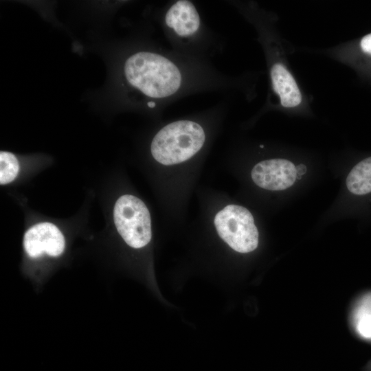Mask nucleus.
I'll use <instances>...</instances> for the list:
<instances>
[{"mask_svg": "<svg viewBox=\"0 0 371 371\" xmlns=\"http://www.w3.org/2000/svg\"><path fill=\"white\" fill-rule=\"evenodd\" d=\"M271 78L273 90L280 96L283 106L293 107L301 102L302 95L296 82L282 64L273 65Z\"/></svg>", "mask_w": 371, "mask_h": 371, "instance_id": "obj_8", "label": "nucleus"}, {"mask_svg": "<svg viewBox=\"0 0 371 371\" xmlns=\"http://www.w3.org/2000/svg\"><path fill=\"white\" fill-rule=\"evenodd\" d=\"M124 74L131 85L153 98L172 95L182 83L181 73L175 63L153 52L131 56L125 62Z\"/></svg>", "mask_w": 371, "mask_h": 371, "instance_id": "obj_1", "label": "nucleus"}, {"mask_svg": "<svg viewBox=\"0 0 371 371\" xmlns=\"http://www.w3.org/2000/svg\"><path fill=\"white\" fill-rule=\"evenodd\" d=\"M113 220L118 233L130 247L139 249L150 243V214L139 198L131 194L121 196L114 205Z\"/></svg>", "mask_w": 371, "mask_h": 371, "instance_id": "obj_4", "label": "nucleus"}, {"mask_svg": "<svg viewBox=\"0 0 371 371\" xmlns=\"http://www.w3.org/2000/svg\"><path fill=\"white\" fill-rule=\"evenodd\" d=\"M214 225L219 237L240 253L255 250L258 245V231L251 213L245 207L230 204L214 216Z\"/></svg>", "mask_w": 371, "mask_h": 371, "instance_id": "obj_3", "label": "nucleus"}, {"mask_svg": "<svg viewBox=\"0 0 371 371\" xmlns=\"http://www.w3.org/2000/svg\"><path fill=\"white\" fill-rule=\"evenodd\" d=\"M348 190L356 195L371 192V157L355 165L346 178Z\"/></svg>", "mask_w": 371, "mask_h": 371, "instance_id": "obj_9", "label": "nucleus"}, {"mask_svg": "<svg viewBox=\"0 0 371 371\" xmlns=\"http://www.w3.org/2000/svg\"><path fill=\"white\" fill-rule=\"evenodd\" d=\"M166 25L181 38L194 35L201 25L199 14L189 1H178L172 4L165 16Z\"/></svg>", "mask_w": 371, "mask_h": 371, "instance_id": "obj_7", "label": "nucleus"}, {"mask_svg": "<svg viewBox=\"0 0 371 371\" xmlns=\"http://www.w3.org/2000/svg\"><path fill=\"white\" fill-rule=\"evenodd\" d=\"M148 104L149 106H151V107H153L155 105V104L153 103V102H150Z\"/></svg>", "mask_w": 371, "mask_h": 371, "instance_id": "obj_14", "label": "nucleus"}, {"mask_svg": "<svg viewBox=\"0 0 371 371\" xmlns=\"http://www.w3.org/2000/svg\"><path fill=\"white\" fill-rule=\"evenodd\" d=\"M23 247L32 258L47 254L60 256L65 247V240L60 230L53 223H40L33 225L24 234Z\"/></svg>", "mask_w": 371, "mask_h": 371, "instance_id": "obj_6", "label": "nucleus"}, {"mask_svg": "<svg viewBox=\"0 0 371 371\" xmlns=\"http://www.w3.org/2000/svg\"><path fill=\"white\" fill-rule=\"evenodd\" d=\"M205 141V131L199 123L178 120L166 125L155 135L150 145L151 154L162 165H177L195 155Z\"/></svg>", "mask_w": 371, "mask_h": 371, "instance_id": "obj_2", "label": "nucleus"}, {"mask_svg": "<svg viewBox=\"0 0 371 371\" xmlns=\"http://www.w3.org/2000/svg\"><path fill=\"white\" fill-rule=\"evenodd\" d=\"M297 170V178L300 179L301 176L304 175L306 171V167L304 164H299L296 166Z\"/></svg>", "mask_w": 371, "mask_h": 371, "instance_id": "obj_13", "label": "nucleus"}, {"mask_svg": "<svg viewBox=\"0 0 371 371\" xmlns=\"http://www.w3.org/2000/svg\"><path fill=\"white\" fill-rule=\"evenodd\" d=\"M361 49L366 54L371 55V34L365 36L361 41Z\"/></svg>", "mask_w": 371, "mask_h": 371, "instance_id": "obj_12", "label": "nucleus"}, {"mask_svg": "<svg viewBox=\"0 0 371 371\" xmlns=\"http://www.w3.org/2000/svg\"><path fill=\"white\" fill-rule=\"evenodd\" d=\"M19 170L16 156L10 152L0 153V183L5 185L14 181Z\"/></svg>", "mask_w": 371, "mask_h": 371, "instance_id": "obj_11", "label": "nucleus"}, {"mask_svg": "<svg viewBox=\"0 0 371 371\" xmlns=\"http://www.w3.org/2000/svg\"><path fill=\"white\" fill-rule=\"evenodd\" d=\"M251 177L254 183L262 189L283 190L295 183L297 170L293 163L287 159H266L253 167Z\"/></svg>", "mask_w": 371, "mask_h": 371, "instance_id": "obj_5", "label": "nucleus"}, {"mask_svg": "<svg viewBox=\"0 0 371 371\" xmlns=\"http://www.w3.org/2000/svg\"><path fill=\"white\" fill-rule=\"evenodd\" d=\"M355 322L358 333L366 338H371V294L359 302L355 313Z\"/></svg>", "mask_w": 371, "mask_h": 371, "instance_id": "obj_10", "label": "nucleus"}]
</instances>
